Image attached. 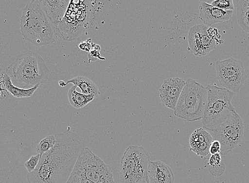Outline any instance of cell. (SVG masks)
Returning a JSON list of instances; mask_svg holds the SVG:
<instances>
[{
    "mask_svg": "<svg viewBox=\"0 0 249 183\" xmlns=\"http://www.w3.org/2000/svg\"><path fill=\"white\" fill-rule=\"evenodd\" d=\"M55 136L54 146L41 156L36 168L27 174L29 183H66L68 181L85 141L68 130Z\"/></svg>",
    "mask_w": 249,
    "mask_h": 183,
    "instance_id": "cell-1",
    "label": "cell"
},
{
    "mask_svg": "<svg viewBox=\"0 0 249 183\" xmlns=\"http://www.w3.org/2000/svg\"><path fill=\"white\" fill-rule=\"evenodd\" d=\"M20 32L23 38L37 47L52 44L57 38L39 0H31L27 4L20 19Z\"/></svg>",
    "mask_w": 249,
    "mask_h": 183,
    "instance_id": "cell-2",
    "label": "cell"
},
{
    "mask_svg": "<svg viewBox=\"0 0 249 183\" xmlns=\"http://www.w3.org/2000/svg\"><path fill=\"white\" fill-rule=\"evenodd\" d=\"M13 84L21 88H32L46 83L51 72L44 59L33 51L18 55L5 70Z\"/></svg>",
    "mask_w": 249,
    "mask_h": 183,
    "instance_id": "cell-3",
    "label": "cell"
},
{
    "mask_svg": "<svg viewBox=\"0 0 249 183\" xmlns=\"http://www.w3.org/2000/svg\"><path fill=\"white\" fill-rule=\"evenodd\" d=\"M94 0H70L56 31L57 37L72 41L84 35L90 28L94 16Z\"/></svg>",
    "mask_w": 249,
    "mask_h": 183,
    "instance_id": "cell-4",
    "label": "cell"
},
{
    "mask_svg": "<svg viewBox=\"0 0 249 183\" xmlns=\"http://www.w3.org/2000/svg\"><path fill=\"white\" fill-rule=\"evenodd\" d=\"M207 96L202 117L203 128L214 131L227 119L231 112L235 111L232 104L234 93L227 88L207 85Z\"/></svg>",
    "mask_w": 249,
    "mask_h": 183,
    "instance_id": "cell-5",
    "label": "cell"
},
{
    "mask_svg": "<svg viewBox=\"0 0 249 183\" xmlns=\"http://www.w3.org/2000/svg\"><path fill=\"white\" fill-rule=\"evenodd\" d=\"M207 96L206 87L196 80L188 79L174 110L175 116L187 122L202 119Z\"/></svg>",
    "mask_w": 249,
    "mask_h": 183,
    "instance_id": "cell-6",
    "label": "cell"
},
{
    "mask_svg": "<svg viewBox=\"0 0 249 183\" xmlns=\"http://www.w3.org/2000/svg\"><path fill=\"white\" fill-rule=\"evenodd\" d=\"M150 159L144 147L129 146L121 160L120 183H149Z\"/></svg>",
    "mask_w": 249,
    "mask_h": 183,
    "instance_id": "cell-7",
    "label": "cell"
},
{
    "mask_svg": "<svg viewBox=\"0 0 249 183\" xmlns=\"http://www.w3.org/2000/svg\"><path fill=\"white\" fill-rule=\"evenodd\" d=\"M73 171L94 183H116L110 165L86 146L81 152Z\"/></svg>",
    "mask_w": 249,
    "mask_h": 183,
    "instance_id": "cell-8",
    "label": "cell"
},
{
    "mask_svg": "<svg viewBox=\"0 0 249 183\" xmlns=\"http://www.w3.org/2000/svg\"><path fill=\"white\" fill-rule=\"evenodd\" d=\"M244 129V122L235 111L231 112L221 125L212 132L215 140L221 144V155H227L241 143Z\"/></svg>",
    "mask_w": 249,
    "mask_h": 183,
    "instance_id": "cell-9",
    "label": "cell"
},
{
    "mask_svg": "<svg viewBox=\"0 0 249 183\" xmlns=\"http://www.w3.org/2000/svg\"><path fill=\"white\" fill-rule=\"evenodd\" d=\"M216 76L219 84L234 93H238L248 78L244 63L229 58L216 63Z\"/></svg>",
    "mask_w": 249,
    "mask_h": 183,
    "instance_id": "cell-10",
    "label": "cell"
},
{
    "mask_svg": "<svg viewBox=\"0 0 249 183\" xmlns=\"http://www.w3.org/2000/svg\"><path fill=\"white\" fill-rule=\"evenodd\" d=\"M188 41L189 50L199 57L209 55L217 45L211 36L210 27L204 24L195 25L190 29Z\"/></svg>",
    "mask_w": 249,
    "mask_h": 183,
    "instance_id": "cell-11",
    "label": "cell"
},
{
    "mask_svg": "<svg viewBox=\"0 0 249 183\" xmlns=\"http://www.w3.org/2000/svg\"><path fill=\"white\" fill-rule=\"evenodd\" d=\"M186 82L179 78L166 79L159 89V97L163 106L175 110Z\"/></svg>",
    "mask_w": 249,
    "mask_h": 183,
    "instance_id": "cell-12",
    "label": "cell"
},
{
    "mask_svg": "<svg viewBox=\"0 0 249 183\" xmlns=\"http://www.w3.org/2000/svg\"><path fill=\"white\" fill-rule=\"evenodd\" d=\"M199 8V18L204 25L209 27L229 21L234 13L233 11H224L205 2H201Z\"/></svg>",
    "mask_w": 249,
    "mask_h": 183,
    "instance_id": "cell-13",
    "label": "cell"
},
{
    "mask_svg": "<svg viewBox=\"0 0 249 183\" xmlns=\"http://www.w3.org/2000/svg\"><path fill=\"white\" fill-rule=\"evenodd\" d=\"M213 141L210 133L204 128L196 129L189 139L191 151L201 158L210 154V148Z\"/></svg>",
    "mask_w": 249,
    "mask_h": 183,
    "instance_id": "cell-14",
    "label": "cell"
},
{
    "mask_svg": "<svg viewBox=\"0 0 249 183\" xmlns=\"http://www.w3.org/2000/svg\"><path fill=\"white\" fill-rule=\"evenodd\" d=\"M39 1L56 32L58 23L62 19L70 0H39Z\"/></svg>",
    "mask_w": 249,
    "mask_h": 183,
    "instance_id": "cell-15",
    "label": "cell"
},
{
    "mask_svg": "<svg viewBox=\"0 0 249 183\" xmlns=\"http://www.w3.org/2000/svg\"><path fill=\"white\" fill-rule=\"evenodd\" d=\"M173 170L161 161H151L149 168V183H174Z\"/></svg>",
    "mask_w": 249,
    "mask_h": 183,
    "instance_id": "cell-16",
    "label": "cell"
},
{
    "mask_svg": "<svg viewBox=\"0 0 249 183\" xmlns=\"http://www.w3.org/2000/svg\"><path fill=\"white\" fill-rule=\"evenodd\" d=\"M70 83H72L77 87H79L83 94L93 95L95 98L100 95V93L97 85L87 77L76 76L67 82V85Z\"/></svg>",
    "mask_w": 249,
    "mask_h": 183,
    "instance_id": "cell-17",
    "label": "cell"
},
{
    "mask_svg": "<svg viewBox=\"0 0 249 183\" xmlns=\"http://www.w3.org/2000/svg\"><path fill=\"white\" fill-rule=\"evenodd\" d=\"M3 82L5 89L11 93L12 95L17 98L32 97L39 86V85H36L29 88H21L17 87L13 84L10 77L6 74L3 77Z\"/></svg>",
    "mask_w": 249,
    "mask_h": 183,
    "instance_id": "cell-18",
    "label": "cell"
},
{
    "mask_svg": "<svg viewBox=\"0 0 249 183\" xmlns=\"http://www.w3.org/2000/svg\"><path fill=\"white\" fill-rule=\"evenodd\" d=\"M77 86L73 85L70 88L68 96L70 103L73 107L79 109L85 107L94 99L93 95H87L76 91Z\"/></svg>",
    "mask_w": 249,
    "mask_h": 183,
    "instance_id": "cell-19",
    "label": "cell"
},
{
    "mask_svg": "<svg viewBox=\"0 0 249 183\" xmlns=\"http://www.w3.org/2000/svg\"><path fill=\"white\" fill-rule=\"evenodd\" d=\"M236 17L239 25L249 33V0H237Z\"/></svg>",
    "mask_w": 249,
    "mask_h": 183,
    "instance_id": "cell-20",
    "label": "cell"
},
{
    "mask_svg": "<svg viewBox=\"0 0 249 183\" xmlns=\"http://www.w3.org/2000/svg\"><path fill=\"white\" fill-rule=\"evenodd\" d=\"M56 142L55 135H50L41 140L37 145L36 151L37 153L42 156L44 153L49 151L54 146Z\"/></svg>",
    "mask_w": 249,
    "mask_h": 183,
    "instance_id": "cell-21",
    "label": "cell"
},
{
    "mask_svg": "<svg viewBox=\"0 0 249 183\" xmlns=\"http://www.w3.org/2000/svg\"><path fill=\"white\" fill-rule=\"evenodd\" d=\"M211 4L224 11L234 10L233 0H215Z\"/></svg>",
    "mask_w": 249,
    "mask_h": 183,
    "instance_id": "cell-22",
    "label": "cell"
},
{
    "mask_svg": "<svg viewBox=\"0 0 249 183\" xmlns=\"http://www.w3.org/2000/svg\"><path fill=\"white\" fill-rule=\"evenodd\" d=\"M41 158V155L38 153L36 155L32 156L28 161L25 162V166L28 173H31L36 168Z\"/></svg>",
    "mask_w": 249,
    "mask_h": 183,
    "instance_id": "cell-23",
    "label": "cell"
},
{
    "mask_svg": "<svg viewBox=\"0 0 249 183\" xmlns=\"http://www.w3.org/2000/svg\"><path fill=\"white\" fill-rule=\"evenodd\" d=\"M66 183H94L88 180L84 176L73 171Z\"/></svg>",
    "mask_w": 249,
    "mask_h": 183,
    "instance_id": "cell-24",
    "label": "cell"
},
{
    "mask_svg": "<svg viewBox=\"0 0 249 183\" xmlns=\"http://www.w3.org/2000/svg\"><path fill=\"white\" fill-rule=\"evenodd\" d=\"M101 50V47L99 45H95L93 49L89 52V54H88L89 63L90 62H95L98 60H105V58H104L101 56L100 54V51Z\"/></svg>",
    "mask_w": 249,
    "mask_h": 183,
    "instance_id": "cell-25",
    "label": "cell"
},
{
    "mask_svg": "<svg viewBox=\"0 0 249 183\" xmlns=\"http://www.w3.org/2000/svg\"><path fill=\"white\" fill-rule=\"evenodd\" d=\"M225 166L223 163L216 167H209L210 173L214 176H221L225 172Z\"/></svg>",
    "mask_w": 249,
    "mask_h": 183,
    "instance_id": "cell-26",
    "label": "cell"
},
{
    "mask_svg": "<svg viewBox=\"0 0 249 183\" xmlns=\"http://www.w3.org/2000/svg\"><path fill=\"white\" fill-rule=\"evenodd\" d=\"M222 163L221 153H218L214 155H211L209 159V165L210 167H216L220 165Z\"/></svg>",
    "mask_w": 249,
    "mask_h": 183,
    "instance_id": "cell-27",
    "label": "cell"
},
{
    "mask_svg": "<svg viewBox=\"0 0 249 183\" xmlns=\"http://www.w3.org/2000/svg\"><path fill=\"white\" fill-rule=\"evenodd\" d=\"M221 150V144L217 140H213L210 148V153L214 155L215 153H220Z\"/></svg>",
    "mask_w": 249,
    "mask_h": 183,
    "instance_id": "cell-28",
    "label": "cell"
},
{
    "mask_svg": "<svg viewBox=\"0 0 249 183\" xmlns=\"http://www.w3.org/2000/svg\"><path fill=\"white\" fill-rule=\"evenodd\" d=\"M94 46L95 45L92 42L91 39H89L81 42L79 45V48L82 50L90 52Z\"/></svg>",
    "mask_w": 249,
    "mask_h": 183,
    "instance_id": "cell-29",
    "label": "cell"
},
{
    "mask_svg": "<svg viewBox=\"0 0 249 183\" xmlns=\"http://www.w3.org/2000/svg\"><path fill=\"white\" fill-rule=\"evenodd\" d=\"M58 84L61 87H65L67 85V83H65L64 81L62 80L59 81Z\"/></svg>",
    "mask_w": 249,
    "mask_h": 183,
    "instance_id": "cell-30",
    "label": "cell"
},
{
    "mask_svg": "<svg viewBox=\"0 0 249 183\" xmlns=\"http://www.w3.org/2000/svg\"><path fill=\"white\" fill-rule=\"evenodd\" d=\"M201 2H205L209 4H211L215 0H199Z\"/></svg>",
    "mask_w": 249,
    "mask_h": 183,
    "instance_id": "cell-31",
    "label": "cell"
}]
</instances>
